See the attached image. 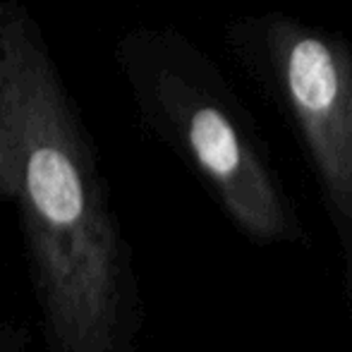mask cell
<instances>
[{
	"instance_id": "6da1fadb",
	"label": "cell",
	"mask_w": 352,
	"mask_h": 352,
	"mask_svg": "<svg viewBox=\"0 0 352 352\" xmlns=\"http://www.w3.org/2000/svg\"><path fill=\"white\" fill-rule=\"evenodd\" d=\"M142 120L204 173L245 226H280V199L259 140L216 60L173 27L140 24L113 48Z\"/></svg>"
},
{
	"instance_id": "7a4b0ae2",
	"label": "cell",
	"mask_w": 352,
	"mask_h": 352,
	"mask_svg": "<svg viewBox=\"0 0 352 352\" xmlns=\"http://www.w3.org/2000/svg\"><path fill=\"white\" fill-rule=\"evenodd\" d=\"M226 38L300 132L331 199L352 211V43L285 12L235 19Z\"/></svg>"
}]
</instances>
